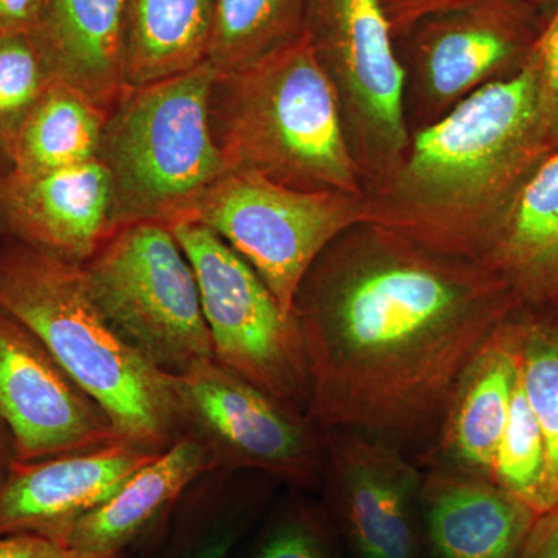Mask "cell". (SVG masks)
Instances as JSON below:
<instances>
[{
    "label": "cell",
    "instance_id": "1",
    "mask_svg": "<svg viewBox=\"0 0 558 558\" xmlns=\"http://www.w3.org/2000/svg\"><path fill=\"white\" fill-rule=\"evenodd\" d=\"M520 304L476 260L355 223L323 250L293 300L310 362L307 416L409 453L429 449L462 374Z\"/></svg>",
    "mask_w": 558,
    "mask_h": 558
},
{
    "label": "cell",
    "instance_id": "2",
    "mask_svg": "<svg viewBox=\"0 0 558 558\" xmlns=\"http://www.w3.org/2000/svg\"><path fill=\"white\" fill-rule=\"evenodd\" d=\"M538 95L535 47L519 73L411 134L398 167L366 193L369 222L440 255L481 264L513 194L549 153Z\"/></svg>",
    "mask_w": 558,
    "mask_h": 558
},
{
    "label": "cell",
    "instance_id": "3",
    "mask_svg": "<svg viewBox=\"0 0 558 558\" xmlns=\"http://www.w3.org/2000/svg\"><path fill=\"white\" fill-rule=\"evenodd\" d=\"M208 116L227 172L293 190L365 194L336 92L306 35L248 68L215 73Z\"/></svg>",
    "mask_w": 558,
    "mask_h": 558
},
{
    "label": "cell",
    "instance_id": "4",
    "mask_svg": "<svg viewBox=\"0 0 558 558\" xmlns=\"http://www.w3.org/2000/svg\"><path fill=\"white\" fill-rule=\"evenodd\" d=\"M0 310L46 343L124 439L159 453L185 435L172 376L110 328L92 303L81 266L0 244Z\"/></svg>",
    "mask_w": 558,
    "mask_h": 558
},
{
    "label": "cell",
    "instance_id": "5",
    "mask_svg": "<svg viewBox=\"0 0 558 558\" xmlns=\"http://www.w3.org/2000/svg\"><path fill=\"white\" fill-rule=\"evenodd\" d=\"M208 62L174 78L124 87L106 119L100 157L112 191V231L132 223L172 227L226 174L209 128ZM110 231V233H112Z\"/></svg>",
    "mask_w": 558,
    "mask_h": 558
},
{
    "label": "cell",
    "instance_id": "6",
    "mask_svg": "<svg viewBox=\"0 0 558 558\" xmlns=\"http://www.w3.org/2000/svg\"><path fill=\"white\" fill-rule=\"evenodd\" d=\"M81 271L102 318L157 369L182 376L215 360L196 274L168 227L113 230Z\"/></svg>",
    "mask_w": 558,
    "mask_h": 558
},
{
    "label": "cell",
    "instance_id": "7",
    "mask_svg": "<svg viewBox=\"0 0 558 558\" xmlns=\"http://www.w3.org/2000/svg\"><path fill=\"white\" fill-rule=\"evenodd\" d=\"M304 35L339 101L365 194L409 148L405 73L380 0H307Z\"/></svg>",
    "mask_w": 558,
    "mask_h": 558
},
{
    "label": "cell",
    "instance_id": "8",
    "mask_svg": "<svg viewBox=\"0 0 558 558\" xmlns=\"http://www.w3.org/2000/svg\"><path fill=\"white\" fill-rule=\"evenodd\" d=\"M545 25L546 17L524 0H454L396 36L410 134L519 73Z\"/></svg>",
    "mask_w": 558,
    "mask_h": 558
},
{
    "label": "cell",
    "instance_id": "9",
    "mask_svg": "<svg viewBox=\"0 0 558 558\" xmlns=\"http://www.w3.org/2000/svg\"><path fill=\"white\" fill-rule=\"evenodd\" d=\"M194 220L233 248L263 279L281 310L323 250L368 220L366 194L301 191L247 172H226L204 194Z\"/></svg>",
    "mask_w": 558,
    "mask_h": 558
},
{
    "label": "cell",
    "instance_id": "10",
    "mask_svg": "<svg viewBox=\"0 0 558 558\" xmlns=\"http://www.w3.org/2000/svg\"><path fill=\"white\" fill-rule=\"evenodd\" d=\"M172 234L189 256L215 359L256 387L307 414L311 373L299 322L215 231L183 220Z\"/></svg>",
    "mask_w": 558,
    "mask_h": 558
},
{
    "label": "cell",
    "instance_id": "11",
    "mask_svg": "<svg viewBox=\"0 0 558 558\" xmlns=\"http://www.w3.org/2000/svg\"><path fill=\"white\" fill-rule=\"evenodd\" d=\"M185 435L204 444L220 472H258L310 492L322 487L325 433L218 360L172 376Z\"/></svg>",
    "mask_w": 558,
    "mask_h": 558
},
{
    "label": "cell",
    "instance_id": "12",
    "mask_svg": "<svg viewBox=\"0 0 558 558\" xmlns=\"http://www.w3.org/2000/svg\"><path fill=\"white\" fill-rule=\"evenodd\" d=\"M323 433V506L348 558H422L424 470L388 440L354 429Z\"/></svg>",
    "mask_w": 558,
    "mask_h": 558
},
{
    "label": "cell",
    "instance_id": "13",
    "mask_svg": "<svg viewBox=\"0 0 558 558\" xmlns=\"http://www.w3.org/2000/svg\"><path fill=\"white\" fill-rule=\"evenodd\" d=\"M0 414L16 462L83 453L126 440L31 328L0 310Z\"/></svg>",
    "mask_w": 558,
    "mask_h": 558
},
{
    "label": "cell",
    "instance_id": "14",
    "mask_svg": "<svg viewBox=\"0 0 558 558\" xmlns=\"http://www.w3.org/2000/svg\"><path fill=\"white\" fill-rule=\"evenodd\" d=\"M110 231L112 191L100 160L44 174L0 172V244L83 266Z\"/></svg>",
    "mask_w": 558,
    "mask_h": 558
},
{
    "label": "cell",
    "instance_id": "15",
    "mask_svg": "<svg viewBox=\"0 0 558 558\" xmlns=\"http://www.w3.org/2000/svg\"><path fill=\"white\" fill-rule=\"evenodd\" d=\"M159 453L120 440L83 453L14 462L0 484V537L36 534L54 542Z\"/></svg>",
    "mask_w": 558,
    "mask_h": 558
},
{
    "label": "cell",
    "instance_id": "16",
    "mask_svg": "<svg viewBox=\"0 0 558 558\" xmlns=\"http://www.w3.org/2000/svg\"><path fill=\"white\" fill-rule=\"evenodd\" d=\"M422 558H517L539 513L492 481L429 468L422 480Z\"/></svg>",
    "mask_w": 558,
    "mask_h": 558
},
{
    "label": "cell",
    "instance_id": "17",
    "mask_svg": "<svg viewBox=\"0 0 558 558\" xmlns=\"http://www.w3.org/2000/svg\"><path fill=\"white\" fill-rule=\"evenodd\" d=\"M215 470L204 444L183 435L124 481L112 497L64 529L54 542L84 553L130 557L167 519L183 494Z\"/></svg>",
    "mask_w": 558,
    "mask_h": 558
},
{
    "label": "cell",
    "instance_id": "18",
    "mask_svg": "<svg viewBox=\"0 0 558 558\" xmlns=\"http://www.w3.org/2000/svg\"><path fill=\"white\" fill-rule=\"evenodd\" d=\"M505 323L459 379L435 442L421 454L429 468L454 470L494 483L495 458L508 425L519 374Z\"/></svg>",
    "mask_w": 558,
    "mask_h": 558
},
{
    "label": "cell",
    "instance_id": "19",
    "mask_svg": "<svg viewBox=\"0 0 558 558\" xmlns=\"http://www.w3.org/2000/svg\"><path fill=\"white\" fill-rule=\"evenodd\" d=\"M481 264L523 304L558 301V149L538 161L492 231Z\"/></svg>",
    "mask_w": 558,
    "mask_h": 558
},
{
    "label": "cell",
    "instance_id": "20",
    "mask_svg": "<svg viewBox=\"0 0 558 558\" xmlns=\"http://www.w3.org/2000/svg\"><path fill=\"white\" fill-rule=\"evenodd\" d=\"M128 0H47L32 35L54 80L106 112L124 90L121 76Z\"/></svg>",
    "mask_w": 558,
    "mask_h": 558
},
{
    "label": "cell",
    "instance_id": "21",
    "mask_svg": "<svg viewBox=\"0 0 558 558\" xmlns=\"http://www.w3.org/2000/svg\"><path fill=\"white\" fill-rule=\"evenodd\" d=\"M242 473L197 480L130 558H230L266 509V490Z\"/></svg>",
    "mask_w": 558,
    "mask_h": 558
},
{
    "label": "cell",
    "instance_id": "22",
    "mask_svg": "<svg viewBox=\"0 0 558 558\" xmlns=\"http://www.w3.org/2000/svg\"><path fill=\"white\" fill-rule=\"evenodd\" d=\"M215 0H128L124 87L174 78L207 62Z\"/></svg>",
    "mask_w": 558,
    "mask_h": 558
},
{
    "label": "cell",
    "instance_id": "23",
    "mask_svg": "<svg viewBox=\"0 0 558 558\" xmlns=\"http://www.w3.org/2000/svg\"><path fill=\"white\" fill-rule=\"evenodd\" d=\"M108 112L89 97L53 80L22 124L11 170L44 174L100 157Z\"/></svg>",
    "mask_w": 558,
    "mask_h": 558
},
{
    "label": "cell",
    "instance_id": "24",
    "mask_svg": "<svg viewBox=\"0 0 558 558\" xmlns=\"http://www.w3.org/2000/svg\"><path fill=\"white\" fill-rule=\"evenodd\" d=\"M307 0H215L207 62L236 72L304 35Z\"/></svg>",
    "mask_w": 558,
    "mask_h": 558
},
{
    "label": "cell",
    "instance_id": "25",
    "mask_svg": "<svg viewBox=\"0 0 558 558\" xmlns=\"http://www.w3.org/2000/svg\"><path fill=\"white\" fill-rule=\"evenodd\" d=\"M521 385L537 417L558 494V301L523 304L505 323Z\"/></svg>",
    "mask_w": 558,
    "mask_h": 558
},
{
    "label": "cell",
    "instance_id": "26",
    "mask_svg": "<svg viewBox=\"0 0 558 558\" xmlns=\"http://www.w3.org/2000/svg\"><path fill=\"white\" fill-rule=\"evenodd\" d=\"M519 366V365H517ZM494 483L542 513L558 509L545 438L517 374L505 435L495 458Z\"/></svg>",
    "mask_w": 558,
    "mask_h": 558
},
{
    "label": "cell",
    "instance_id": "27",
    "mask_svg": "<svg viewBox=\"0 0 558 558\" xmlns=\"http://www.w3.org/2000/svg\"><path fill=\"white\" fill-rule=\"evenodd\" d=\"M259 524L238 558H348L325 506L303 495L281 499Z\"/></svg>",
    "mask_w": 558,
    "mask_h": 558
},
{
    "label": "cell",
    "instance_id": "28",
    "mask_svg": "<svg viewBox=\"0 0 558 558\" xmlns=\"http://www.w3.org/2000/svg\"><path fill=\"white\" fill-rule=\"evenodd\" d=\"M53 80L32 35L0 36V172L13 168L22 124Z\"/></svg>",
    "mask_w": 558,
    "mask_h": 558
},
{
    "label": "cell",
    "instance_id": "29",
    "mask_svg": "<svg viewBox=\"0 0 558 558\" xmlns=\"http://www.w3.org/2000/svg\"><path fill=\"white\" fill-rule=\"evenodd\" d=\"M539 119L549 153L558 149V9L546 20L537 46Z\"/></svg>",
    "mask_w": 558,
    "mask_h": 558
},
{
    "label": "cell",
    "instance_id": "30",
    "mask_svg": "<svg viewBox=\"0 0 558 558\" xmlns=\"http://www.w3.org/2000/svg\"><path fill=\"white\" fill-rule=\"evenodd\" d=\"M0 558H130L117 554H94L70 548L36 534L0 537Z\"/></svg>",
    "mask_w": 558,
    "mask_h": 558
},
{
    "label": "cell",
    "instance_id": "31",
    "mask_svg": "<svg viewBox=\"0 0 558 558\" xmlns=\"http://www.w3.org/2000/svg\"><path fill=\"white\" fill-rule=\"evenodd\" d=\"M47 0H0V36L35 35Z\"/></svg>",
    "mask_w": 558,
    "mask_h": 558
},
{
    "label": "cell",
    "instance_id": "32",
    "mask_svg": "<svg viewBox=\"0 0 558 558\" xmlns=\"http://www.w3.org/2000/svg\"><path fill=\"white\" fill-rule=\"evenodd\" d=\"M387 14L392 38L405 32L414 22L435 13L454 0H380Z\"/></svg>",
    "mask_w": 558,
    "mask_h": 558
},
{
    "label": "cell",
    "instance_id": "33",
    "mask_svg": "<svg viewBox=\"0 0 558 558\" xmlns=\"http://www.w3.org/2000/svg\"><path fill=\"white\" fill-rule=\"evenodd\" d=\"M517 558H558V509L538 517Z\"/></svg>",
    "mask_w": 558,
    "mask_h": 558
},
{
    "label": "cell",
    "instance_id": "34",
    "mask_svg": "<svg viewBox=\"0 0 558 558\" xmlns=\"http://www.w3.org/2000/svg\"><path fill=\"white\" fill-rule=\"evenodd\" d=\"M14 462H16V447H14L13 435L0 414V484L9 476Z\"/></svg>",
    "mask_w": 558,
    "mask_h": 558
},
{
    "label": "cell",
    "instance_id": "35",
    "mask_svg": "<svg viewBox=\"0 0 558 558\" xmlns=\"http://www.w3.org/2000/svg\"><path fill=\"white\" fill-rule=\"evenodd\" d=\"M524 2L535 7L546 20L558 9V0H524Z\"/></svg>",
    "mask_w": 558,
    "mask_h": 558
}]
</instances>
